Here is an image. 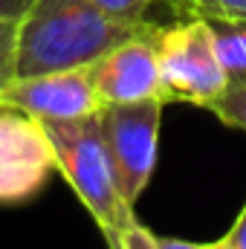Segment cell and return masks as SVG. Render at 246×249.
Instances as JSON below:
<instances>
[{
    "mask_svg": "<svg viewBox=\"0 0 246 249\" xmlns=\"http://www.w3.org/2000/svg\"><path fill=\"white\" fill-rule=\"evenodd\" d=\"M151 26L119 20L93 0H35L12 26L9 81L90 67L116 44Z\"/></svg>",
    "mask_w": 246,
    "mask_h": 249,
    "instance_id": "obj_1",
    "label": "cell"
},
{
    "mask_svg": "<svg viewBox=\"0 0 246 249\" xmlns=\"http://www.w3.org/2000/svg\"><path fill=\"white\" fill-rule=\"evenodd\" d=\"M44 124L58 157V174L72 186L84 209L105 232V238L130 226L136 214L133 206H127V200L122 197L99 113Z\"/></svg>",
    "mask_w": 246,
    "mask_h": 249,
    "instance_id": "obj_2",
    "label": "cell"
},
{
    "mask_svg": "<svg viewBox=\"0 0 246 249\" xmlns=\"http://www.w3.org/2000/svg\"><path fill=\"white\" fill-rule=\"evenodd\" d=\"M154 50L162 75V99L209 107L226 87L211 32L203 18H174L154 29Z\"/></svg>",
    "mask_w": 246,
    "mask_h": 249,
    "instance_id": "obj_3",
    "label": "cell"
},
{
    "mask_svg": "<svg viewBox=\"0 0 246 249\" xmlns=\"http://www.w3.org/2000/svg\"><path fill=\"white\" fill-rule=\"evenodd\" d=\"M55 171L58 157L47 124L0 102V206L35 200Z\"/></svg>",
    "mask_w": 246,
    "mask_h": 249,
    "instance_id": "obj_4",
    "label": "cell"
},
{
    "mask_svg": "<svg viewBox=\"0 0 246 249\" xmlns=\"http://www.w3.org/2000/svg\"><path fill=\"white\" fill-rule=\"evenodd\" d=\"M162 107V99H145L133 105H107L99 110L105 142L110 148L116 180L127 206L139 203L157 171Z\"/></svg>",
    "mask_w": 246,
    "mask_h": 249,
    "instance_id": "obj_5",
    "label": "cell"
},
{
    "mask_svg": "<svg viewBox=\"0 0 246 249\" xmlns=\"http://www.w3.org/2000/svg\"><path fill=\"white\" fill-rule=\"evenodd\" d=\"M154 29L157 23L116 44L113 50H107L102 58H96L87 67L102 107L162 99V75H159V61L154 50Z\"/></svg>",
    "mask_w": 246,
    "mask_h": 249,
    "instance_id": "obj_6",
    "label": "cell"
},
{
    "mask_svg": "<svg viewBox=\"0 0 246 249\" xmlns=\"http://www.w3.org/2000/svg\"><path fill=\"white\" fill-rule=\"evenodd\" d=\"M0 102L26 110L41 122H64L81 119L102 110L96 87L90 81L87 67H72L58 72L12 78L0 84Z\"/></svg>",
    "mask_w": 246,
    "mask_h": 249,
    "instance_id": "obj_7",
    "label": "cell"
},
{
    "mask_svg": "<svg viewBox=\"0 0 246 249\" xmlns=\"http://www.w3.org/2000/svg\"><path fill=\"white\" fill-rule=\"evenodd\" d=\"M217 58L223 64L226 81H241L246 78V18H226V15H206L203 18Z\"/></svg>",
    "mask_w": 246,
    "mask_h": 249,
    "instance_id": "obj_8",
    "label": "cell"
},
{
    "mask_svg": "<svg viewBox=\"0 0 246 249\" xmlns=\"http://www.w3.org/2000/svg\"><path fill=\"white\" fill-rule=\"evenodd\" d=\"M217 122H223L232 130H244L246 133V78L241 81H226V87L220 90V96L206 107Z\"/></svg>",
    "mask_w": 246,
    "mask_h": 249,
    "instance_id": "obj_9",
    "label": "cell"
},
{
    "mask_svg": "<svg viewBox=\"0 0 246 249\" xmlns=\"http://www.w3.org/2000/svg\"><path fill=\"white\" fill-rule=\"evenodd\" d=\"M93 3L127 23H148V12L159 6V0H93Z\"/></svg>",
    "mask_w": 246,
    "mask_h": 249,
    "instance_id": "obj_10",
    "label": "cell"
},
{
    "mask_svg": "<svg viewBox=\"0 0 246 249\" xmlns=\"http://www.w3.org/2000/svg\"><path fill=\"white\" fill-rule=\"evenodd\" d=\"M107 244L110 249H154V232L145 229L139 220H133L130 226L107 235Z\"/></svg>",
    "mask_w": 246,
    "mask_h": 249,
    "instance_id": "obj_11",
    "label": "cell"
},
{
    "mask_svg": "<svg viewBox=\"0 0 246 249\" xmlns=\"http://www.w3.org/2000/svg\"><path fill=\"white\" fill-rule=\"evenodd\" d=\"M200 18L206 15H226V18H246V0H197Z\"/></svg>",
    "mask_w": 246,
    "mask_h": 249,
    "instance_id": "obj_12",
    "label": "cell"
},
{
    "mask_svg": "<svg viewBox=\"0 0 246 249\" xmlns=\"http://www.w3.org/2000/svg\"><path fill=\"white\" fill-rule=\"evenodd\" d=\"M162 9L171 12V18H200L197 0H159Z\"/></svg>",
    "mask_w": 246,
    "mask_h": 249,
    "instance_id": "obj_13",
    "label": "cell"
},
{
    "mask_svg": "<svg viewBox=\"0 0 246 249\" xmlns=\"http://www.w3.org/2000/svg\"><path fill=\"white\" fill-rule=\"evenodd\" d=\"M32 3H35V0H0V20L15 23Z\"/></svg>",
    "mask_w": 246,
    "mask_h": 249,
    "instance_id": "obj_14",
    "label": "cell"
},
{
    "mask_svg": "<svg viewBox=\"0 0 246 249\" xmlns=\"http://www.w3.org/2000/svg\"><path fill=\"white\" fill-rule=\"evenodd\" d=\"M154 249H209V244H194V241H183V238L154 235Z\"/></svg>",
    "mask_w": 246,
    "mask_h": 249,
    "instance_id": "obj_15",
    "label": "cell"
},
{
    "mask_svg": "<svg viewBox=\"0 0 246 249\" xmlns=\"http://www.w3.org/2000/svg\"><path fill=\"white\" fill-rule=\"evenodd\" d=\"M226 238L238 249H246V203H244V209H241V214H238V220L232 223V229L226 232Z\"/></svg>",
    "mask_w": 246,
    "mask_h": 249,
    "instance_id": "obj_16",
    "label": "cell"
},
{
    "mask_svg": "<svg viewBox=\"0 0 246 249\" xmlns=\"http://www.w3.org/2000/svg\"><path fill=\"white\" fill-rule=\"evenodd\" d=\"M209 249H238L229 238H220V241H214V244H209Z\"/></svg>",
    "mask_w": 246,
    "mask_h": 249,
    "instance_id": "obj_17",
    "label": "cell"
},
{
    "mask_svg": "<svg viewBox=\"0 0 246 249\" xmlns=\"http://www.w3.org/2000/svg\"><path fill=\"white\" fill-rule=\"evenodd\" d=\"M0 23H9V20H0Z\"/></svg>",
    "mask_w": 246,
    "mask_h": 249,
    "instance_id": "obj_18",
    "label": "cell"
}]
</instances>
